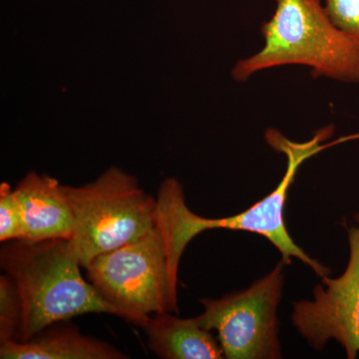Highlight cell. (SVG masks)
Masks as SVG:
<instances>
[{
	"label": "cell",
	"mask_w": 359,
	"mask_h": 359,
	"mask_svg": "<svg viewBox=\"0 0 359 359\" xmlns=\"http://www.w3.org/2000/svg\"><path fill=\"white\" fill-rule=\"evenodd\" d=\"M22 304L18 287L11 276H0V344L18 339Z\"/></svg>",
	"instance_id": "cell-11"
},
{
	"label": "cell",
	"mask_w": 359,
	"mask_h": 359,
	"mask_svg": "<svg viewBox=\"0 0 359 359\" xmlns=\"http://www.w3.org/2000/svg\"><path fill=\"white\" fill-rule=\"evenodd\" d=\"M285 262L249 289L218 299H201L204 313L197 316L203 328L217 330L224 358H282L278 309L285 285Z\"/></svg>",
	"instance_id": "cell-6"
},
{
	"label": "cell",
	"mask_w": 359,
	"mask_h": 359,
	"mask_svg": "<svg viewBox=\"0 0 359 359\" xmlns=\"http://www.w3.org/2000/svg\"><path fill=\"white\" fill-rule=\"evenodd\" d=\"M355 226H346L348 264L337 278L323 276L313 290V301L294 302L292 325L316 351L337 340L347 358L359 353V212Z\"/></svg>",
	"instance_id": "cell-7"
},
{
	"label": "cell",
	"mask_w": 359,
	"mask_h": 359,
	"mask_svg": "<svg viewBox=\"0 0 359 359\" xmlns=\"http://www.w3.org/2000/svg\"><path fill=\"white\" fill-rule=\"evenodd\" d=\"M0 266L20 292L22 320L18 341H26L59 321L86 313L126 314L85 282L69 240H13L2 243Z\"/></svg>",
	"instance_id": "cell-2"
},
{
	"label": "cell",
	"mask_w": 359,
	"mask_h": 359,
	"mask_svg": "<svg viewBox=\"0 0 359 359\" xmlns=\"http://www.w3.org/2000/svg\"><path fill=\"white\" fill-rule=\"evenodd\" d=\"M328 18L359 46V0H323Z\"/></svg>",
	"instance_id": "cell-13"
},
{
	"label": "cell",
	"mask_w": 359,
	"mask_h": 359,
	"mask_svg": "<svg viewBox=\"0 0 359 359\" xmlns=\"http://www.w3.org/2000/svg\"><path fill=\"white\" fill-rule=\"evenodd\" d=\"M85 269L104 299L133 325L144 327L151 314L179 313L170 285L166 245L156 226L138 240L95 257Z\"/></svg>",
	"instance_id": "cell-5"
},
{
	"label": "cell",
	"mask_w": 359,
	"mask_h": 359,
	"mask_svg": "<svg viewBox=\"0 0 359 359\" xmlns=\"http://www.w3.org/2000/svg\"><path fill=\"white\" fill-rule=\"evenodd\" d=\"M149 348L163 359L224 358L219 340L198 323L197 318H180L170 311L149 316L144 327Z\"/></svg>",
	"instance_id": "cell-10"
},
{
	"label": "cell",
	"mask_w": 359,
	"mask_h": 359,
	"mask_svg": "<svg viewBox=\"0 0 359 359\" xmlns=\"http://www.w3.org/2000/svg\"><path fill=\"white\" fill-rule=\"evenodd\" d=\"M62 186L56 179L32 172L13 189L22 216L23 240H70L74 219Z\"/></svg>",
	"instance_id": "cell-8"
},
{
	"label": "cell",
	"mask_w": 359,
	"mask_h": 359,
	"mask_svg": "<svg viewBox=\"0 0 359 359\" xmlns=\"http://www.w3.org/2000/svg\"><path fill=\"white\" fill-rule=\"evenodd\" d=\"M59 321L26 341L0 344L1 359H126V354L103 340L82 334L78 327Z\"/></svg>",
	"instance_id": "cell-9"
},
{
	"label": "cell",
	"mask_w": 359,
	"mask_h": 359,
	"mask_svg": "<svg viewBox=\"0 0 359 359\" xmlns=\"http://www.w3.org/2000/svg\"><path fill=\"white\" fill-rule=\"evenodd\" d=\"M334 134V126L330 124L316 130L309 141L294 142L278 129H266L264 139L269 147L285 156L287 171L273 192L235 216L219 219L200 217L187 205L183 187L178 180H165L156 196L155 224L166 245L169 269L172 271H179L182 255L194 238L205 231L224 229L262 236L275 245L285 264L292 263L294 257L321 278L330 276L332 271L330 269L309 257L290 237L285 226V208L290 186L306 161L328 148L359 139L358 133L328 141Z\"/></svg>",
	"instance_id": "cell-1"
},
{
	"label": "cell",
	"mask_w": 359,
	"mask_h": 359,
	"mask_svg": "<svg viewBox=\"0 0 359 359\" xmlns=\"http://www.w3.org/2000/svg\"><path fill=\"white\" fill-rule=\"evenodd\" d=\"M25 238L22 216L13 189L7 183L0 186V242Z\"/></svg>",
	"instance_id": "cell-12"
},
{
	"label": "cell",
	"mask_w": 359,
	"mask_h": 359,
	"mask_svg": "<svg viewBox=\"0 0 359 359\" xmlns=\"http://www.w3.org/2000/svg\"><path fill=\"white\" fill-rule=\"evenodd\" d=\"M275 13L261 26L264 46L231 70L237 82L261 71L299 65L313 78L359 83V46L328 18L323 0H273Z\"/></svg>",
	"instance_id": "cell-3"
},
{
	"label": "cell",
	"mask_w": 359,
	"mask_h": 359,
	"mask_svg": "<svg viewBox=\"0 0 359 359\" xmlns=\"http://www.w3.org/2000/svg\"><path fill=\"white\" fill-rule=\"evenodd\" d=\"M62 188L74 219L70 244L82 268L156 226V198L118 168H110L86 185Z\"/></svg>",
	"instance_id": "cell-4"
}]
</instances>
